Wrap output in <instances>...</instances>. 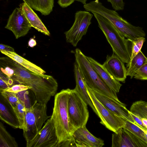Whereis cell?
<instances>
[{
	"instance_id": "9",
	"label": "cell",
	"mask_w": 147,
	"mask_h": 147,
	"mask_svg": "<svg viewBox=\"0 0 147 147\" xmlns=\"http://www.w3.org/2000/svg\"><path fill=\"white\" fill-rule=\"evenodd\" d=\"M93 16V14L87 11H77L75 14V20L72 26L64 32L66 42L74 47H76L82 37L86 34L91 24Z\"/></svg>"
},
{
	"instance_id": "35",
	"label": "cell",
	"mask_w": 147,
	"mask_h": 147,
	"mask_svg": "<svg viewBox=\"0 0 147 147\" xmlns=\"http://www.w3.org/2000/svg\"><path fill=\"white\" fill-rule=\"evenodd\" d=\"M76 0H58V4L61 7L65 8L68 7L72 4Z\"/></svg>"
},
{
	"instance_id": "20",
	"label": "cell",
	"mask_w": 147,
	"mask_h": 147,
	"mask_svg": "<svg viewBox=\"0 0 147 147\" xmlns=\"http://www.w3.org/2000/svg\"><path fill=\"white\" fill-rule=\"evenodd\" d=\"M0 51L3 54L33 72L41 74H44L46 73V72L41 67L20 56L15 52L7 51L3 50Z\"/></svg>"
},
{
	"instance_id": "8",
	"label": "cell",
	"mask_w": 147,
	"mask_h": 147,
	"mask_svg": "<svg viewBox=\"0 0 147 147\" xmlns=\"http://www.w3.org/2000/svg\"><path fill=\"white\" fill-rule=\"evenodd\" d=\"M85 84L89 97L98 114V116L100 119V123L114 133H116L120 128L124 127L126 120L104 106L96 98L91 89Z\"/></svg>"
},
{
	"instance_id": "31",
	"label": "cell",
	"mask_w": 147,
	"mask_h": 147,
	"mask_svg": "<svg viewBox=\"0 0 147 147\" xmlns=\"http://www.w3.org/2000/svg\"><path fill=\"white\" fill-rule=\"evenodd\" d=\"M30 89V88L29 86L20 84L13 85L7 89L3 91L13 92L17 94L20 92Z\"/></svg>"
},
{
	"instance_id": "19",
	"label": "cell",
	"mask_w": 147,
	"mask_h": 147,
	"mask_svg": "<svg viewBox=\"0 0 147 147\" xmlns=\"http://www.w3.org/2000/svg\"><path fill=\"white\" fill-rule=\"evenodd\" d=\"M74 71L76 83L75 89L88 105L91 107L95 114L98 116V114L88 94L79 67L76 61L74 63Z\"/></svg>"
},
{
	"instance_id": "17",
	"label": "cell",
	"mask_w": 147,
	"mask_h": 147,
	"mask_svg": "<svg viewBox=\"0 0 147 147\" xmlns=\"http://www.w3.org/2000/svg\"><path fill=\"white\" fill-rule=\"evenodd\" d=\"M0 96V119L15 128H19V123L13 108L1 94Z\"/></svg>"
},
{
	"instance_id": "3",
	"label": "cell",
	"mask_w": 147,
	"mask_h": 147,
	"mask_svg": "<svg viewBox=\"0 0 147 147\" xmlns=\"http://www.w3.org/2000/svg\"><path fill=\"white\" fill-rule=\"evenodd\" d=\"M86 9L105 18L122 35L129 40L146 36L142 28L132 25L121 16L116 11L106 8L98 0H94L88 3Z\"/></svg>"
},
{
	"instance_id": "36",
	"label": "cell",
	"mask_w": 147,
	"mask_h": 147,
	"mask_svg": "<svg viewBox=\"0 0 147 147\" xmlns=\"http://www.w3.org/2000/svg\"><path fill=\"white\" fill-rule=\"evenodd\" d=\"M1 50L7 51L15 52L13 48L3 44H0V50Z\"/></svg>"
},
{
	"instance_id": "32",
	"label": "cell",
	"mask_w": 147,
	"mask_h": 147,
	"mask_svg": "<svg viewBox=\"0 0 147 147\" xmlns=\"http://www.w3.org/2000/svg\"><path fill=\"white\" fill-rule=\"evenodd\" d=\"M110 3L113 9L115 11L123 10L124 9L125 3L123 0H107Z\"/></svg>"
},
{
	"instance_id": "13",
	"label": "cell",
	"mask_w": 147,
	"mask_h": 147,
	"mask_svg": "<svg viewBox=\"0 0 147 147\" xmlns=\"http://www.w3.org/2000/svg\"><path fill=\"white\" fill-rule=\"evenodd\" d=\"M91 90L96 98L104 106L117 115L135 124L129 111L126 108L124 104L120 103L113 99L96 90Z\"/></svg>"
},
{
	"instance_id": "27",
	"label": "cell",
	"mask_w": 147,
	"mask_h": 147,
	"mask_svg": "<svg viewBox=\"0 0 147 147\" xmlns=\"http://www.w3.org/2000/svg\"><path fill=\"white\" fill-rule=\"evenodd\" d=\"M130 41L131 45L130 51L131 60L141 51L145 41V37H142Z\"/></svg>"
},
{
	"instance_id": "25",
	"label": "cell",
	"mask_w": 147,
	"mask_h": 147,
	"mask_svg": "<svg viewBox=\"0 0 147 147\" xmlns=\"http://www.w3.org/2000/svg\"><path fill=\"white\" fill-rule=\"evenodd\" d=\"M18 99L16 105L13 109L19 123L20 127L19 128L23 130L25 127L26 107L24 101L19 99Z\"/></svg>"
},
{
	"instance_id": "11",
	"label": "cell",
	"mask_w": 147,
	"mask_h": 147,
	"mask_svg": "<svg viewBox=\"0 0 147 147\" xmlns=\"http://www.w3.org/2000/svg\"><path fill=\"white\" fill-rule=\"evenodd\" d=\"M32 27L22 9L17 7L9 16L5 28L11 31L18 39L26 35Z\"/></svg>"
},
{
	"instance_id": "1",
	"label": "cell",
	"mask_w": 147,
	"mask_h": 147,
	"mask_svg": "<svg viewBox=\"0 0 147 147\" xmlns=\"http://www.w3.org/2000/svg\"><path fill=\"white\" fill-rule=\"evenodd\" d=\"M0 60L1 65L14 70V74L11 78L14 81L30 88L38 102L47 104L55 95L58 84L53 76L33 72L7 56L1 57Z\"/></svg>"
},
{
	"instance_id": "28",
	"label": "cell",
	"mask_w": 147,
	"mask_h": 147,
	"mask_svg": "<svg viewBox=\"0 0 147 147\" xmlns=\"http://www.w3.org/2000/svg\"><path fill=\"white\" fill-rule=\"evenodd\" d=\"M0 94L10 103L13 109L16 107L18 100L16 94L6 91H0Z\"/></svg>"
},
{
	"instance_id": "5",
	"label": "cell",
	"mask_w": 147,
	"mask_h": 147,
	"mask_svg": "<svg viewBox=\"0 0 147 147\" xmlns=\"http://www.w3.org/2000/svg\"><path fill=\"white\" fill-rule=\"evenodd\" d=\"M98 26L105 36L114 53L125 63L130 60L129 41L122 35L106 18L95 12H92Z\"/></svg>"
},
{
	"instance_id": "6",
	"label": "cell",
	"mask_w": 147,
	"mask_h": 147,
	"mask_svg": "<svg viewBox=\"0 0 147 147\" xmlns=\"http://www.w3.org/2000/svg\"><path fill=\"white\" fill-rule=\"evenodd\" d=\"M50 117L47 114V104L36 100L30 107L26 108L23 136L26 142L33 139L42 129L44 122Z\"/></svg>"
},
{
	"instance_id": "14",
	"label": "cell",
	"mask_w": 147,
	"mask_h": 147,
	"mask_svg": "<svg viewBox=\"0 0 147 147\" xmlns=\"http://www.w3.org/2000/svg\"><path fill=\"white\" fill-rule=\"evenodd\" d=\"M122 60L113 53L111 55H107L103 67L117 80L125 83L126 78L127 69Z\"/></svg>"
},
{
	"instance_id": "33",
	"label": "cell",
	"mask_w": 147,
	"mask_h": 147,
	"mask_svg": "<svg viewBox=\"0 0 147 147\" xmlns=\"http://www.w3.org/2000/svg\"><path fill=\"white\" fill-rule=\"evenodd\" d=\"M1 71L9 78L12 77L14 73V71L12 68L7 66H5V68L1 67Z\"/></svg>"
},
{
	"instance_id": "29",
	"label": "cell",
	"mask_w": 147,
	"mask_h": 147,
	"mask_svg": "<svg viewBox=\"0 0 147 147\" xmlns=\"http://www.w3.org/2000/svg\"><path fill=\"white\" fill-rule=\"evenodd\" d=\"M13 80L11 78L3 75L0 71V90H5L13 85Z\"/></svg>"
},
{
	"instance_id": "30",
	"label": "cell",
	"mask_w": 147,
	"mask_h": 147,
	"mask_svg": "<svg viewBox=\"0 0 147 147\" xmlns=\"http://www.w3.org/2000/svg\"><path fill=\"white\" fill-rule=\"evenodd\" d=\"M134 78L138 80H147V61L136 72Z\"/></svg>"
},
{
	"instance_id": "22",
	"label": "cell",
	"mask_w": 147,
	"mask_h": 147,
	"mask_svg": "<svg viewBox=\"0 0 147 147\" xmlns=\"http://www.w3.org/2000/svg\"><path fill=\"white\" fill-rule=\"evenodd\" d=\"M147 61V58L141 51L127 65V75L131 78L134 77L136 72Z\"/></svg>"
},
{
	"instance_id": "15",
	"label": "cell",
	"mask_w": 147,
	"mask_h": 147,
	"mask_svg": "<svg viewBox=\"0 0 147 147\" xmlns=\"http://www.w3.org/2000/svg\"><path fill=\"white\" fill-rule=\"evenodd\" d=\"M76 147H102L104 145V141L92 135L86 126L76 129L73 134Z\"/></svg>"
},
{
	"instance_id": "4",
	"label": "cell",
	"mask_w": 147,
	"mask_h": 147,
	"mask_svg": "<svg viewBox=\"0 0 147 147\" xmlns=\"http://www.w3.org/2000/svg\"><path fill=\"white\" fill-rule=\"evenodd\" d=\"M74 52L75 61L78 65L85 83L91 89L120 103H123L119 100L117 93L112 90L100 77L81 50L76 48Z\"/></svg>"
},
{
	"instance_id": "2",
	"label": "cell",
	"mask_w": 147,
	"mask_h": 147,
	"mask_svg": "<svg viewBox=\"0 0 147 147\" xmlns=\"http://www.w3.org/2000/svg\"><path fill=\"white\" fill-rule=\"evenodd\" d=\"M70 89H63L55 96L53 119L58 142L56 147H76L73 137L74 131L69 121L67 102Z\"/></svg>"
},
{
	"instance_id": "40",
	"label": "cell",
	"mask_w": 147,
	"mask_h": 147,
	"mask_svg": "<svg viewBox=\"0 0 147 147\" xmlns=\"http://www.w3.org/2000/svg\"><path fill=\"white\" fill-rule=\"evenodd\" d=\"M144 131L145 133L146 136V138L147 139V130H145L144 129Z\"/></svg>"
},
{
	"instance_id": "10",
	"label": "cell",
	"mask_w": 147,
	"mask_h": 147,
	"mask_svg": "<svg viewBox=\"0 0 147 147\" xmlns=\"http://www.w3.org/2000/svg\"><path fill=\"white\" fill-rule=\"evenodd\" d=\"M58 142L54 122L51 117L34 138L26 142V147H56Z\"/></svg>"
},
{
	"instance_id": "37",
	"label": "cell",
	"mask_w": 147,
	"mask_h": 147,
	"mask_svg": "<svg viewBox=\"0 0 147 147\" xmlns=\"http://www.w3.org/2000/svg\"><path fill=\"white\" fill-rule=\"evenodd\" d=\"M36 42L35 40L33 38H31L28 42V46L31 47H33L36 45Z\"/></svg>"
},
{
	"instance_id": "16",
	"label": "cell",
	"mask_w": 147,
	"mask_h": 147,
	"mask_svg": "<svg viewBox=\"0 0 147 147\" xmlns=\"http://www.w3.org/2000/svg\"><path fill=\"white\" fill-rule=\"evenodd\" d=\"M90 63L106 84L116 93L119 92L122 85L103 67L102 65L91 57L86 56Z\"/></svg>"
},
{
	"instance_id": "34",
	"label": "cell",
	"mask_w": 147,
	"mask_h": 147,
	"mask_svg": "<svg viewBox=\"0 0 147 147\" xmlns=\"http://www.w3.org/2000/svg\"><path fill=\"white\" fill-rule=\"evenodd\" d=\"M129 112L133 118L134 119V120L135 121V124H136L138 126L140 127L144 130H147V129L144 125L141 119L139 117L134 115L130 111Z\"/></svg>"
},
{
	"instance_id": "24",
	"label": "cell",
	"mask_w": 147,
	"mask_h": 147,
	"mask_svg": "<svg viewBox=\"0 0 147 147\" xmlns=\"http://www.w3.org/2000/svg\"><path fill=\"white\" fill-rule=\"evenodd\" d=\"M129 111L141 119H147V102L142 100L135 102L132 105Z\"/></svg>"
},
{
	"instance_id": "23",
	"label": "cell",
	"mask_w": 147,
	"mask_h": 147,
	"mask_svg": "<svg viewBox=\"0 0 147 147\" xmlns=\"http://www.w3.org/2000/svg\"><path fill=\"white\" fill-rule=\"evenodd\" d=\"M15 139L6 130L0 122V147H18Z\"/></svg>"
},
{
	"instance_id": "18",
	"label": "cell",
	"mask_w": 147,
	"mask_h": 147,
	"mask_svg": "<svg viewBox=\"0 0 147 147\" xmlns=\"http://www.w3.org/2000/svg\"><path fill=\"white\" fill-rule=\"evenodd\" d=\"M20 7L32 27L45 35L49 36V32L31 8L25 2L20 5Z\"/></svg>"
},
{
	"instance_id": "38",
	"label": "cell",
	"mask_w": 147,
	"mask_h": 147,
	"mask_svg": "<svg viewBox=\"0 0 147 147\" xmlns=\"http://www.w3.org/2000/svg\"><path fill=\"white\" fill-rule=\"evenodd\" d=\"M141 120L144 125L147 129V119L142 118Z\"/></svg>"
},
{
	"instance_id": "39",
	"label": "cell",
	"mask_w": 147,
	"mask_h": 147,
	"mask_svg": "<svg viewBox=\"0 0 147 147\" xmlns=\"http://www.w3.org/2000/svg\"><path fill=\"white\" fill-rule=\"evenodd\" d=\"M76 1L80 2L84 5L86 3V2L87 0H76Z\"/></svg>"
},
{
	"instance_id": "7",
	"label": "cell",
	"mask_w": 147,
	"mask_h": 147,
	"mask_svg": "<svg viewBox=\"0 0 147 147\" xmlns=\"http://www.w3.org/2000/svg\"><path fill=\"white\" fill-rule=\"evenodd\" d=\"M87 105L75 88L70 90L67 111L70 123L74 132L86 126L89 117Z\"/></svg>"
},
{
	"instance_id": "12",
	"label": "cell",
	"mask_w": 147,
	"mask_h": 147,
	"mask_svg": "<svg viewBox=\"0 0 147 147\" xmlns=\"http://www.w3.org/2000/svg\"><path fill=\"white\" fill-rule=\"evenodd\" d=\"M112 147H147V143L124 127L112 134Z\"/></svg>"
},
{
	"instance_id": "26",
	"label": "cell",
	"mask_w": 147,
	"mask_h": 147,
	"mask_svg": "<svg viewBox=\"0 0 147 147\" xmlns=\"http://www.w3.org/2000/svg\"><path fill=\"white\" fill-rule=\"evenodd\" d=\"M134 135L147 143V139L144 129L132 122L126 120L124 127Z\"/></svg>"
},
{
	"instance_id": "21",
	"label": "cell",
	"mask_w": 147,
	"mask_h": 147,
	"mask_svg": "<svg viewBox=\"0 0 147 147\" xmlns=\"http://www.w3.org/2000/svg\"><path fill=\"white\" fill-rule=\"evenodd\" d=\"M31 8L42 15H49L53 11L54 0H23Z\"/></svg>"
}]
</instances>
